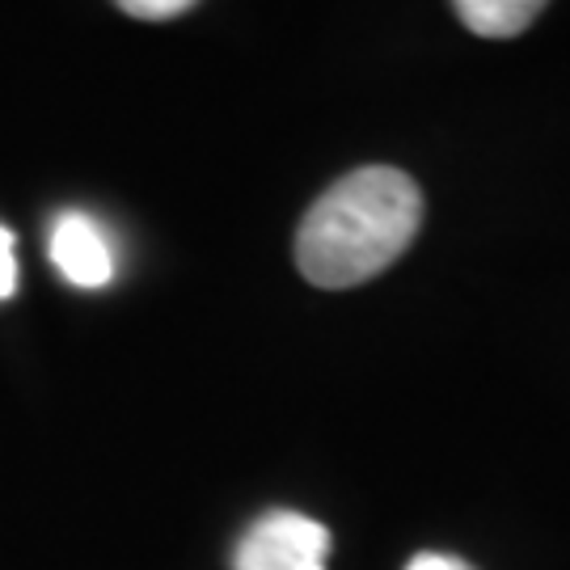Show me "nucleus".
<instances>
[{
	"label": "nucleus",
	"instance_id": "f257e3e1",
	"mask_svg": "<svg viewBox=\"0 0 570 570\" xmlns=\"http://www.w3.org/2000/svg\"><path fill=\"white\" fill-rule=\"evenodd\" d=\"M423 225V190L393 165H364L330 186L296 228L308 284L343 292L397 263Z\"/></svg>",
	"mask_w": 570,
	"mask_h": 570
},
{
	"label": "nucleus",
	"instance_id": "f03ea898",
	"mask_svg": "<svg viewBox=\"0 0 570 570\" xmlns=\"http://www.w3.org/2000/svg\"><path fill=\"white\" fill-rule=\"evenodd\" d=\"M330 532L301 511H266L237 541L233 570H326Z\"/></svg>",
	"mask_w": 570,
	"mask_h": 570
},
{
	"label": "nucleus",
	"instance_id": "7ed1b4c3",
	"mask_svg": "<svg viewBox=\"0 0 570 570\" xmlns=\"http://www.w3.org/2000/svg\"><path fill=\"white\" fill-rule=\"evenodd\" d=\"M47 249H51L56 271L81 292H98V287L115 279V245H110L106 228L89 212H77V207L60 212L51 220Z\"/></svg>",
	"mask_w": 570,
	"mask_h": 570
},
{
	"label": "nucleus",
	"instance_id": "20e7f679",
	"mask_svg": "<svg viewBox=\"0 0 570 570\" xmlns=\"http://www.w3.org/2000/svg\"><path fill=\"white\" fill-rule=\"evenodd\" d=\"M452 4H456V18L465 21L473 35L511 39V35H524L550 0H452Z\"/></svg>",
	"mask_w": 570,
	"mask_h": 570
},
{
	"label": "nucleus",
	"instance_id": "39448f33",
	"mask_svg": "<svg viewBox=\"0 0 570 570\" xmlns=\"http://www.w3.org/2000/svg\"><path fill=\"white\" fill-rule=\"evenodd\" d=\"M119 4L140 21H169L178 18V13H186L195 0H119Z\"/></svg>",
	"mask_w": 570,
	"mask_h": 570
},
{
	"label": "nucleus",
	"instance_id": "423d86ee",
	"mask_svg": "<svg viewBox=\"0 0 570 570\" xmlns=\"http://www.w3.org/2000/svg\"><path fill=\"white\" fill-rule=\"evenodd\" d=\"M13 292H18V242L0 225V301H9Z\"/></svg>",
	"mask_w": 570,
	"mask_h": 570
},
{
	"label": "nucleus",
	"instance_id": "0eeeda50",
	"mask_svg": "<svg viewBox=\"0 0 570 570\" xmlns=\"http://www.w3.org/2000/svg\"><path fill=\"white\" fill-rule=\"evenodd\" d=\"M406 570H473V567L461 562V558H449V553H419V558H410Z\"/></svg>",
	"mask_w": 570,
	"mask_h": 570
}]
</instances>
